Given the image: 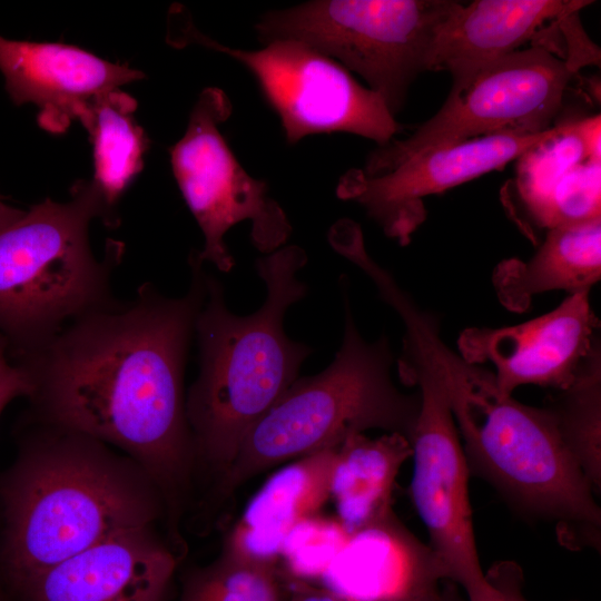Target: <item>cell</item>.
Listing matches in <instances>:
<instances>
[{
  "label": "cell",
  "instance_id": "obj_22",
  "mask_svg": "<svg viewBox=\"0 0 601 601\" xmlns=\"http://www.w3.org/2000/svg\"><path fill=\"white\" fill-rule=\"evenodd\" d=\"M136 107L134 98L116 89L99 97L80 121L92 144V183L114 224L118 223L115 206L141 170L148 148L147 136L134 117Z\"/></svg>",
  "mask_w": 601,
  "mask_h": 601
},
{
  "label": "cell",
  "instance_id": "obj_17",
  "mask_svg": "<svg viewBox=\"0 0 601 601\" xmlns=\"http://www.w3.org/2000/svg\"><path fill=\"white\" fill-rule=\"evenodd\" d=\"M591 3L582 0H476L459 3L433 38L426 70H446L450 93L484 67L519 50L549 21L566 19Z\"/></svg>",
  "mask_w": 601,
  "mask_h": 601
},
{
  "label": "cell",
  "instance_id": "obj_12",
  "mask_svg": "<svg viewBox=\"0 0 601 601\" xmlns=\"http://www.w3.org/2000/svg\"><path fill=\"white\" fill-rule=\"evenodd\" d=\"M561 127L540 132L502 131L428 148L376 175L352 169L341 178L337 196L363 206L388 237L406 245L425 219V196L504 167Z\"/></svg>",
  "mask_w": 601,
  "mask_h": 601
},
{
  "label": "cell",
  "instance_id": "obj_28",
  "mask_svg": "<svg viewBox=\"0 0 601 601\" xmlns=\"http://www.w3.org/2000/svg\"><path fill=\"white\" fill-rule=\"evenodd\" d=\"M287 601H356L331 588L315 587L302 579L293 581Z\"/></svg>",
  "mask_w": 601,
  "mask_h": 601
},
{
  "label": "cell",
  "instance_id": "obj_2",
  "mask_svg": "<svg viewBox=\"0 0 601 601\" xmlns=\"http://www.w3.org/2000/svg\"><path fill=\"white\" fill-rule=\"evenodd\" d=\"M0 473V570L12 588L116 534L165 524L145 470L85 434L22 416Z\"/></svg>",
  "mask_w": 601,
  "mask_h": 601
},
{
  "label": "cell",
  "instance_id": "obj_26",
  "mask_svg": "<svg viewBox=\"0 0 601 601\" xmlns=\"http://www.w3.org/2000/svg\"><path fill=\"white\" fill-rule=\"evenodd\" d=\"M31 391L29 373L10 359L7 342L0 334V414L12 400L28 397Z\"/></svg>",
  "mask_w": 601,
  "mask_h": 601
},
{
  "label": "cell",
  "instance_id": "obj_25",
  "mask_svg": "<svg viewBox=\"0 0 601 601\" xmlns=\"http://www.w3.org/2000/svg\"><path fill=\"white\" fill-rule=\"evenodd\" d=\"M349 533L337 519L319 515L295 525L286 536L279 558L297 574L325 573Z\"/></svg>",
  "mask_w": 601,
  "mask_h": 601
},
{
  "label": "cell",
  "instance_id": "obj_1",
  "mask_svg": "<svg viewBox=\"0 0 601 601\" xmlns=\"http://www.w3.org/2000/svg\"><path fill=\"white\" fill-rule=\"evenodd\" d=\"M188 263L185 296L168 298L145 283L132 300L82 315L16 363L32 382L23 417L85 434L138 463L162 497L165 535L178 552L197 477L184 372L207 295L195 250Z\"/></svg>",
  "mask_w": 601,
  "mask_h": 601
},
{
  "label": "cell",
  "instance_id": "obj_29",
  "mask_svg": "<svg viewBox=\"0 0 601 601\" xmlns=\"http://www.w3.org/2000/svg\"><path fill=\"white\" fill-rule=\"evenodd\" d=\"M23 214V210L7 205L0 196V231L14 224Z\"/></svg>",
  "mask_w": 601,
  "mask_h": 601
},
{
  "label": "cell",
  "instance_id": "obj_27",
  "mask_svg": "<svg viewBox=\"0 0 601 601\" xmlns=\"http://www.w3.org/2000/svg\"><path fill=\"white\" fill-rule=\"evenodd\" d=\"M485 575L496 590L493 601H528L522 592L523 572L515 562H496Z\"/></svg>",
  "mask_w": 601,
  "mask_h": 601
},
{
  "label": "cell",
  "instance_id": "obj_16",
  "mask_svg": "<svg viewBox=\"0 0 601 601\" xmlns=\"http://www.w3.org/2000/svg\"><path fill=\"white\" fill-rule=\"evenodd\" d=\"M0 70L16 105L39 107V125L62 131L71 120L81 121L102 95L144 75L100 59L78 47L9 40L0 36Z\"/></svg>",
  "mask_w": 601,
  "mask_h": 601
},
{
  "label": "cell",
  "instance_id": "obj_5",
  "mask_svg": "<svg viewBox=\"0 0 601 601\" xmlns=\"http://www.w3.org/2000/svg\"><path fill=\"white\" fill-rule=\"evenodd\" d=\"M344 336L334 361L319 374L296 378L244 437L213 497L221 502L254 476L279 464L337 447L346 437L380 428L407 440L420 396L393 382V355L385 336L370 343L359 334L345 280Z\"/></svg>",
  "mask_w": 601,
  "mask_h": 601
},
{
  "label": "cell",
  "instance_id": "obj_13",
  "mask_svg": "<svg viewBox=\"0 0 601 601\" xmlns=\"http://www.w3.org/2000/svg\"><path fill=\"white\" fill-rule=\"evenodd\" d=\"M589 294L572 293L553 311L519 325L466 328L457 342L460 356L475 365L490 363L504 396L529 384L564 391L601 359L600 323Z\"/></svg>",
  "mask_w": 601,
  "mask_h": 601
},
{
  "label": "cell",
  "instance_id": "obj_18",
  "mask_svg": "<svg viewBox=\"0 0 601 601\" xmlns=\"http://www.w3.org/2000/svg\"><path fill=\"white\" fill-rule=\"evenodd\" d=\"M328 571L345 585L338 592L356 601H416L444 580L428 545L394 512L351 533Z\"/></svg>",
  "mask_w": 601,
  "mask_h": 601
},
{
  "label": "cell",
  "instance_id": "obj_24",
  "mask_svg": "<svg viewBox=\"0 0 601 601\" xmlns=\"http://www.w3.org/2000/svg\"><path fill=\"white\" fill-rule=\"evenodd\" d=\"M568 447L595 494L601 489V359L549 402Z\"/></svg>",
  "mask_w": 601,
  "mask_h": 601
},
{
  "label": "cell",
  "instance_id": "obj_15",
  "mask_svg": "<svg viewBox=\"0 0 601 601\" xmlns=\"http://www.w3.org/2000/svg\"><path fill=\"white\" fill-rule=\"evenodd\" d=\"M178 555L156 526L110 536L13 589L23 601H165Z\"/></svg>",
  "mask_w": 601,
  "mask_h": 601
},
{
  "label": "cell",
  "instance_id": "obj_4",
  "mask_svg": "<svg viewBox=\"0 0 601 601\" xmlns=\"http://www.w3.org/2000/svg\"><path fill=\"white\" fill-rule=\"evenodd\" d=\"M434 354L470 470L526 514L556 523L568 548L600 545L595 492L565 442L555 410L497 391L491 371L441 338Z\"/></svg>",
  "mask_w": 601,
  "mask_h": 601
},
{
  "label": "cell",
  "instance_id": "obj_31",
  "mask_svg": "<svg viewBox=\"0 0 601 601\" xmlns=\"http://www.w3.org/2000/svg\"><path fill=\"white\" fill-rule=\"evenodd\" d=\"M2 597H3V594H2L1 585H0V601H2Z\"/></svg>",
  "mask_w": 601,
  "mask_h": 601
},
{
  "label": "cell",
  "instance_id": "obj_14",
  "mask_svg": "<svg viewBox=\"0 0 601 601\" xmlns=\"http://www.w3.org/2000/svg\"><path fill=\"white\" fill-rule=\"evenodd\" d=\"M504 204L531 238L535 231L600 217V116L568 122L520 157Z\"/></svg>",
  "mask_w": 601,
  "mask_h": 601
},
{
  "label": "cell",
  "instance_id": "obj_11",
  "mask_svg": "<svg viewBox=\"0 0 601 601\" xmlns=\"http://www.w3.org/2000/svg\"><path fill=\"white\" fill-rule=\"evenodd\" d=\"M575 70L569 59L543 46L516 50L450 93L439 112L408 138L381 146L361 171L376 175L418 151L485 135L544 131Z\"/></svg>",
  "mask_w": 601,
  "mask_h": 601
},
{
  "label": "cell",
  "instance_id": "obj_19",
  "mask_svg": "<svg viewBox=\"0 0 601 601\" xmlns=\"http://www.w3.org/2000/svg\"><path fill=\"white\" fill-rule=\"evenodd\" d=\"M336 449L294 460L273 473L248 501L223 545L277 563L292 529L319 515L329 500Z\"/></svg>",
  "mask_w": 601,
  "mask_h": 601
},
{
  "label": "cell",
  "instance_id": "obj_7",
  "mask_svg": "<svg viewBox=\"0 0 601 601\" xmlns=\"http://www.w3.org/2000/svg\"><path fill=\"white\" fill-rule=\"evenodd\" d=\"M450 0H316L265 13L256 24L266 43L300 41L365 79L394 115L414 78L426 70Z\"/></svg>",
  "mask_w": 601,
  "mask_h": 601
},
{
  "label": "cell",
  "instance_id": "obj_21",
  "mask_svg": "<svg viewBox=\"0 0 601 601\" xmlns=\"http://www.w3.org/2000/svg\"><path fill=\"white\" fill-rule=\"evenodd\" d=\"M411 456L410 441L398 433L375 439L355 433L337 446L329 500L337 521L349 534L393 513L396 476Z\"/></svg>",
  "mask_w": 601,
  "mask_h": 601
},
{
  "label": "cell",
  "instance_id": "obj_23",
  "mask_svg": "<svg viewBox=\"0 0 601 601\" xmlns=\"http://www.w3.org/2000/svg\"><path fill=\"white\" fill-rule=\"evenodd\" d=\"M179 601H285V590L277 563L223 545L213 562L186 572Z\"/></svg>",
  "mask_w": 601,
  "mask_h": 601
},
{
  "label": "cell",
  "instance_id": "obj_30",
  "mask_svg": "<svg viewBox=\"0 0 601 601\" xmlns=\"http://www.w3.org/2000/svg\"><path fill=\"white\" fill-rule=\"evenodd\" d=\"M416 601H453L451 597H449L444 591L440 589V587L431 590Z\"/></svg>",
  "mask_w": 601,
  "mask_h": 601
},
{
  "label": "cell",
  "instance_id": "obj_6",
  "mask_svg": "<svg viewBox=\"0 0 601 601\" xmlns=\"http://www.w3.org/2000/svg\"><path fill=\"white\" fill-rule=\"evenodd\" d=\"M93 218L115 226L95 184L79 181L69 201L47 198L0 231V334L13 363L116 300L111 273L124 246L108 240L104 259H97L88 235Z\"/></svg>",
  "mask_w": 601,
  "mask_h": 601
},
{
  "label": "cell",
  "instance_id": "obj_9",
  "mask_svg": "<svg viewBox=\"0 0 601 601\" xmlns=\"http://www.w3.org/2000/svg\"><path fill=\"white\" fill-rule=\"evenodd\" d=\"M174 13L169 29L173 43H200L243 63L278 115L289 144L313 134L343 131L381 147L397 132L394 115L381 96L308 45L280 39L259 50L229 48L201 35L184 13Z\"/></svg>",
  "mask_w": 601,
  "mask_h": 601
},
{
  "label": "cell",
  "instance_id": "obj_8",
  "mask_svg": "<svg viewBox=\"0 0 601 601\" xmlns=\"http://www.w3.org/2000/svg\"><path fill=\"white\" fill-rule=\"evenodd\" d=\"M397 365L401 381L418 387L420 407L408 440L414 462L410 493L427 545L444 580L460 584L469 601H493L496 590L482 570L474 535L470 466L434 352L426 343L404 342Z\"/></svg>",
  "mask_w": 601,
  "mask_h": 601
},
{
  "label": "cell",
  "instance_id": "obj_20",
  "mask_svg": "<svg viewBox=\"0 0 601 601\" xmlns=\"http://www.w3.org/2000/svg\"><path fill=\"white\" fill-rule=\"evenodd\" d=\"M600 277L601 217L549 229L530 259L500 263L492 282L504 307L523 312L536 294L590 290Z\"/></svg>",
  "mask_w": 601,
  "mask_h": 601
},
{
  "label": "cell",
  "instance_id": "obj_3",
  "mask_svg": "<svg viewBox=\"0 0 601 601\" xmlns=\"http://www.w3.org/2000/svg\"><path fill=\"white\" fill-rule=\"evenodd\" d=\"M307 263L297 245L256 260L266 286L262 307L248 316L231 313L223 284L206 275L207 295L196 317L199 375L186 394L197 474L226 473L249 430L297 378L312 349L284 331L288 307L307 293L297 272Z\"/></svg>",
  "mask_w": 601,
  "mask_h": 601
},
{
  "label": "cell",
  "instance_id": "obj_10",
  "mask_svg": "<svg viewBox=\"0 0 601 601\" xmlns=\"http://www.w3.org/2000/svg\"><path fill=\"white\" fill-rule=\"evenodd\" d=\"M230 114L226 93L206 88L186 132L169 150L175 179L205 238L196 255L223 273L235 265L224 242L234 225L250 220L252 243L265 255L283 247L292 233L285 211L267 195L266 183L245 171L220 134L218 125Z\"/></svg>",
  "mask_w": 601,
  "mask_h": 601
}]
</instances>
